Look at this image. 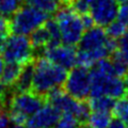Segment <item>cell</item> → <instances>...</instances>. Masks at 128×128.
I'll list each match as a JSON object with an SVG mask.
<instances>
[{"instance_id":"obj_16","label":"cell","mask_w":128,"mask_h":128,"mask_svg":"<svg viewBox=\"0 0 128 128\" xmlns=\"http://www.w3.org/2000/svg\"><path fill=\"white\" fill-rule=\"evenodd\" d=\"M26 4H29L33 8L45 12L47 14L56 13L59 9L58 0H25Z\"/></svg>"},{"instance_id":"obj_20","label":"cell","mask_w":128,"mask_h":128,"mask_svg":"<svg viewBox=\"0 0 128 128\" xmlns=\"http://www.w3.org/2000/svg\"><path fill=\"white\" fill-rule=\"evenodd\" d=\"M79 122L74 115L68 114V113H64L61 114L59 121L57 124L54 126V128H77L79 126Z\"/></svg>"},{"instance_id":"obj_30","label":"cell","mask_w":128,"mask_h":128,"mask_svg":"<svg viewBox=\"0 0 128 128\" xmlns=\"http://www.w3.org/2000/svg\"><path fill=\"white\" fill-rule=\"evenodd\" d=\"M77 128H91L89 124H79V126Z\"/></svg>"},{"instance_id":"obj_10","label":"cell","mask_w":128,"mask_h":128,"mask_svg":"<svg viewBox=\"0 0 128 128\" xmlns=\"http://www.w3.org/2000/svg\"><path fill=\"white\" fill-rule=\"evenodd\" d=\"M44 54L49 61L64 67L67 70L77 65V49L75 46L60 44L54 47L47 48Z\"/></svg>"},{"instance_id":"obj_13","label":"cell","mask_w":128,"mask_h":128,"mask_svg":"<svg viewBox=\"0 0 128 128\" xmlns=\"http://www.w3.org/2000/svg\"><path fill=\"white\" fill-rule=\"evenodd\" d=\"M22 64L14 63V62H6V65H3V70L0 75V81L3 86L8 89H12L16 80L19 77L22 70Z\"/></svg>"},{"instance_id":"obj_29","label":"cell","mask_w":128,"mask_h":128,"mask_svg":"<svg viewBox=\"0 0 128 128\" xmlns=\"http://www.w3.org/2000/svg\"><path fill=\"white\" fill-rule=\"evenodd\" d=\"M6 105H4V102H2V99L0 98V115L3 114V113H6Z\"/></svg>"},{"instance_id":"obj_32","label":"cell","mask_w":128,"mask_h":128,"mask_svg":"<svg viewBox=\"0 0 128 128\" xmlns=\"http://www.w3.org/2000/svg\"><path fill=\"white\" fill-rule=\"evenodd\" d=\"M115 1H116L118 3H120V4H121V3H123V2H125V1H127V0H115Z\"/></svg>"},{"instance_id":"obj_14","label":"cell","mask_w":128,"mask_h":128,"mask_svg":"<svg viewBox=\"0 0 128 128\" xmlns=\"http://www.w3.org/2000/svg\"><path fill=\"white\" fill-rule=\"evenodd\" d=\"M115 99L109 97V96L102 95L97 97H90L88 104L90 106L91 111H105V112H112Z\"/></svg>"},{"instance_id":"obj_33","label":"cell","mask_w":128,"mask_h":128,"mask_svg":"<svg viewBox=\"0 0 128 128\" xmlns=\"http://www.w3.org/2000/svg\"><path fill=\"white\" fill-rule=\"evenodd\" d=\"M127 128H128V124H127Z\"/></svg>"},{"instance_id":"obj_23","label":"cell","mask_w":128,"mask_h":128,"mask_svg":"<svg viewBox=\"0 0 128 128\" xmlns=\"http://www.w3.org/2000/svg\"><path fill=\"white\" fill-rule=\"evenodd\" d=\"M70 6L79 15L86 14L89 13L90 0H73Z\"/></svg>"},{"instance_id":"obj_4","label":"cell","mask_w":128,"mask_h":128,"mask_svg":"<svg viewBox=\"0 0 128 128\" xmlns=\"http://www.w3.org/2000/svg\"><path fill=\"white\" fill-rule=\"evenodd\" d=\"M54 20L57 22L62 44L76 46L84 33V26L81 17L70 6H61L56 12Z\"/></svg>"},{"instance_id":"obj_25","label":"cell","mask_w":128,"mask_h":128,"mask_svg":"<svg viewBox=\"0 0 128 128\" xmlns=\"http://www.w3.org/2000/svg\"><path fill=\"white\" fill-rule=\"evenodd\" d=\"M80 17H81V20H82V24H83V26H84V29L86 30L90 29V28L95 26V22L93 20V18L91 17V15L89 13L81 14V15H80Z\"/></svg>"},{"instance_id":"obj_9","label":"cell","mask_w":128,"mask_h":128,"mask_svg":"<svg viewBox=\"0 0 128 128\" xmlns=\"http://www.w3.org/2000/svg\"><path fill=\"white\" fill-rule=\"evenodd\" d=\"M118 6L115 0H90L89 14L96 26L106 28L116 19Z\"/></svg>"},{"instance_id":"obj_28","label":"cell","mask_w":128,"mask_h":128,"mask_svg":"<svg viewBox=\"0 0 128 128\" xmlns=\"http://www.w3.org/2000/svg\"><path fill=\"white\" fill-rule=\"evenodd\" d=\"M59 6H70V3L73 2V0H58Z\"/></svg>"},{"instance_id":"obj_2","label":"cell","mask_w":128,"mask_h":128,"mask_svg":"<svg viewBox=\"0 0 128 128\" xmlns=\"http://www.w3.org/2000/svg\"><path fill=\"white\" fill-rule=\"evenodd\" d=\"M67 74L68 70L49 61L46 57L35 58L31 91L45 97L50 90L64 84Z\"/></svg>"},{"instance_id":"obj_1","label":"cell","mask_w":128,"mask_h":128,"mask_svg":"<svg viewBox=\"0 0 128 128\" xmlns=\"http://www.w3.org/2000/svg\"><path fill=\"white\" fill-rule=\"evenodd\" d=\"M118 48V40L107 35L102 27L94 26L84 31L77 47V64L90 68L102 59L109 58Z\"/></svg>"},{"instance_id":"obj_31","label":"cell","mask_w":128,"mask_h":128,"mask_svg":"<svg viewBox=\"0 0 128 128\" xmlns=\"http://www.w3.org/2000/svg\"><path fill=\"white\" fill-rule=\"evenodd\" d=\"M9 128H26V127L22 126V125H13V126H11Z\"/></svg>"},{"instance_id":"obj_22","label":"cell","mask_w":128,"mask_h":128,"mask_svg":"<svg viewBox=\"0 0 128 128\" xmlns=\"http://www.w3.org/2000/svg\"><path fill=\"white\" fill-rule=\"evenodd\" d=\"M10 33V19L6 16L0 15V49L2 48L3 44H4Z\"/></svg>"},{"instance_id":"obj_17","label":"cell","mask_w":128,"mask_h":128,"mask_svg":"<svg viewBox=\"0 0 128 128\" xmlns=\"http://www.w3.org/2000/svg\"><path fill=\"white\" fill-rule=\"evenodd\" d=\"M112 114L115 118L128 124V96H123L121 98H118V100L114 102L113 109H112Z\"/></svg>"},{"instance_id":"obj_12","label":"cell","mask_w":128,"mask_h":128,"mask_svg":"<svg viewBox=\"0 0 128 128\" xmlns=\"http://www.w3.org/2000/svg\"><path fill=\"white\" fill-rule=\"evenodd\" d=\"M34 73V60L22 66V73L16 80L14 86H12L13 93H20V92H28L32 90V80H33Z\"/></svg>"},{"instance_id":"obj_8","label":"cell","mask_w":128,"mask_h":128,"mask_svg":"<svg viewBox=\"0 0 128 128\" xmlns=\"http://www.w3.org/2000/svg\"><path fill=\"white\" fill-rule=\"evenodd\" d=\"M64 91L78 100H86L90 96V70L83 66H75L70 70L64 82Z\"/></svg>"},{"instance_id":"obj_6","label":"cell","mask_w":128,"mask_h":128,"mask_svg":"<svg viewBox=\"0 0 128 128\" xmlns=\"http://www.w3.org/2000/svg\"><path fill=\"white\" fill-rule=\"evenodd\" d=\"M49 17V14L29 4L22 6L12 15L10 30L13 34L28 35L36 28L41 27Z\"/></svg>"},{"instance_id":"obj_3","label":"cell","mask_w":128,"mask_h":128,"mask_svg":"<svg viewBox=\"0 0 128 128\" xmlns=\"http://www.w3.org/2000/svg\"><path fill=\"white\" fill-rule=\"evenodd\" d=\"M44 96L36 94L33 91L13 93L6 106V114L14 125L25 126L28 118L45 105Z\"/></svg>"},{"instance_id":"obj_11","label":"cell","mask_w":128,"mask_h":128,"mask_svg":"<svg viewBox=\"0 0 128 128\" xmlns=\"http://www.w3.org/2000/svg\"><path fill=\"white\" fill-rule=\"evenodd\" d=\"M60 116L61 112L52 105L47 104L28 118L26 125L27 128H54Z\"/></svg>"},{"instance_id":"obj_18","label":"cell","mask_w":128,"mask_h":128,"mask_svg":"<svg viewBox=\"0 0 128 128\" xmlns=\"http://www.w3.org/2000/svg\"><path fill=\"white\" fill-rule=\"evenodd\" d=\"M127 27H128V24L121 20V19L116 18L111 24H109V25L106 27L105 30H106V33L109 38H114V40H118L124 33H125Z\"/></svg>"},{"instance_id":"obj_21","label":"cell","mask_w":128,"mask_h":128,"mask_svg":"<svg viewBox=\"0 0 128 128\" xmlns=\"http://www.w3.org/2000/svg\"><path fill=\"white\" fill-rule=\"evenodd\" d=\"M115 51L120 54V57L124 61L128 63V27L125 33L118 40V48Z\"/></svg>"},{"instance_id":"obj_5","label":"cell","mask_w":128,"mask_h":128,"mask_svg":"<svg viewBox=\"0 0 128 128\" xmlns=\"http://www.w3.org/2000/svg\"><path fill=\"white\" fill-rule=\"evenodd\" d=\"M90 97L106 95L118 99L126 95L125 83H124V79L121 77L107 75L94 66H92L90 70Z\"/></svg>"},{"instance_id":"obj_19","label":"cell","mask_w":128,"mask_h":128,"mask_svg":"<svg viewBox=\"0 0 128 128\" xmlns=\"http://www.w3.org/2000/svg\"><path fill=\"white\" fill-rule=\"evenodd\" d=\"M25 0H0V15L12 16L22 6Z\"/></svg>"},{"instance_id":"obj_7","label":"cell","mask_w":128,"mask_h":128,"mask_svg":"<svg viewBox=\"0 0 128 128\" xmlns=\"http://www.w3.org/2000/svg\"><path fill=\"white\" fill-rule=\"evenodd\" d=\"M1 58L6 62H14L22 65L33 61L34 54L30 40L27 35L11 34L0 49Z\"/></svg>"},{"instance_id":"obj_15","label":"cell","mask_w":128,"mask_h":128,"mask_svg":"<svg viewBox=\"0 0 128 128\" xmlns=\"http://www.w3.org/2000/svg\"><path fill=\"white\" fill-rule=\"evenodd\" d=\"M112 120L111 112L105 111H91L88 124L91 128H107Z\"/></svg>"},{"instance_id":"obj_24","label":"cell","mask_w":128,"mask_h":128,"mask_svg":"<svg viewBox=\"0 0 128 128\" xmlns=\"http://www.w3.org/2000/svg\"><path fill=\"white\" fill-rule=\"evenodd\" d=\"M116 18L128 24V0L121 3V6H118V13Z\"/></svg>"},{"instance_id":"obj_27","label":"cell","mask_w":128,"mask_h":128,"mask_svg":"<svg viewBox=\"0 0 128 128\" xmlns=\"http://www.w3.org/2000/svg\"><path fill=\"white\" fill-rule=\"evenodd\" d=\"M9 123H10V118L6 113H3L0 115V128H6Z\"/></svg>"},{"instance_id":"obj_26","label":"cell","mask_w":128,"mask_h":128,"mask_svg":"<svg viewBox=\"0 0 128 128\" xmlns=\"http://www.w3.org/2000/svg\"><path fill=\"white\" fill-rule=\"evenodd\" d=\"M107 128H127V124L125 122H123L122 120L114 118L111 120V122L109 123Z\"/></svg>"}]
</instances>
